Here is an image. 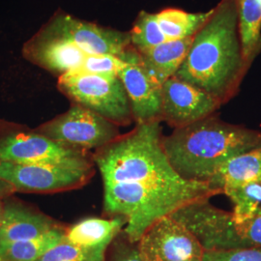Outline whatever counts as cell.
I'll list each match as a JSON object with an SVG mask.
<instances>
[{
  "instance_id": "1",
  "label": "cell",
  "mask_w": 261,
  "mask_h": 261,
  "mask_svg": "<svg viewBox=\"0 0 261 261\" xmlns=\"http://www.w3.org/2000/svg\"><path fill=\"white\" fill-rule=\"evenodd\" d=\"M249 70L243 57L236 0H220L195 34L174 76L224 106L238 94Z\"/></svg>"
},
{
  "instance_id": "2",
  "label": "cell",
  "mask_w": 261,
  "mask_h": 261,
  "mask_svg": "<svg viewBox=\"0 0 261 261\" xmlns=\"http://www.w3.org/2000/svg\"><path fill=\"white\" fill-rule=\"evenodd\" d=\"M261 147V132L213 114L163 137L169 164L182 179L208 183L229 161Z\"/></svg>"
},
{
  "instance_id": "3",
  "label": "cell",
  "mask_w": 261,
  "mask_h": 261,
  "mask_svg": "<svg viewBox=\"0 0 261 261\" xmlns=\"http://www.w3.org/2000/svg\"><path fill=\"white\" fill-rule=\"evenodd\" d=\"M161 121L137 124L97 149L94 163L105 183H136L147 186H173L185 183L169 164L163 148Z\"/></svg>"
},
{
  "instance_id": "4",
  "label": "cell",
  "mask_w": 261,
  "mask_h": 261,
  "mask_svg": "<svg viewBox=\"0 0 261 261\" xmlns=\"http://www.w3.org/2000/svg\"><path fill=\"white\" fill-rule=\"evenodd\" d=\"M103 210L126 220L123 232L132 243L161 219L198 200L222 195L208 183L187 181L173 186H147L136 183H105Z\"/></svg>"
},
{
  "instance_id": "5",
  "label": "cell",
  "mask_w": 261,
  "mask_h": 261,
  "mask_svg": "<svg viewBox=\"0 0 261 261\" xmlns=\"http://www.w3.org/2000/svg\"><path fill=\"white\" fill-rule=\"evenodd\" d=\"M198 200L170 215L197 238L205 251H231L261 247V216L236 222L231 212Z\"/></svg>"
},
{
  "instance_id": "6",
  "label": "cell",
  "mask_w": 261,
  "mask_h": 261,
  "mask_svg": "<svg viewBox=\"0 0 261 261\" xmlns=\"http://www.w3.org/2000/svg\"><path fill=\"white\" fill-rule=\"evenodd\" d=\"M63 164L94 168L93 156L47 139L37 130L14 122L0 120V164Z\"/></svg>"
},
{
  "instance_id": "7",
  "label": "cell",
  "mask_w": 261,
  "mask_h": 261,
  "mask_svg": "<svg viewBox=\"0 0 261 261\" xmlns=\"http://www.w3.org/2000/svg\"><path fill=\"white\" fill-rule=\"evenodd\" d=\"M59 90L73 103L101 115L117 126L134 121L130 101L119 76L71 72L59 76Z\"/></svg>"
},
{
  "instance_id": "8",
  "label": "cell",
  "mask_w": 261,
  "mask_h": 261,
  "mask_svg": "<svg viewBox=\"0 0 261 261\" xmlns=\"http://www.w3.org/2000/svg\"><path fill=\"white\" fill-rule=\"evenodd\" d=\"M36 130L57 143L85 151L102 148L120 136L117 125L76 103Z\"/></svg>"
},
{
  "instance_id": "9",
  "label": "cell",
  "mask_w": 261,
  "mask_h": 261,
  "mask_svg": "<svg viewBox=\"0 0 261 261\" xmlns=\"http://www.w3.org/2000/svg\"><path fill=\"white\" fill-rule=\"evenodd\" d=\"M94 168L63 164H0V178L20 193L47 194L84 186L93 176Z\"/></svg>"
},
{
  "instance_id": "10",
  "label": "cell",
  "mask_w": 261,
  "mask_h": 261,
  "mask_svg": "<svg viewBox=\"0 0 261 261\" xmlns=\"http://www.w3.org/2000/svg\"><path fill=\"white\" fill-rule=\"evenodd\" d=\"M41 31L67 41L85 55L119 56L130 45V33L103 28L58 12Z\"/></svg>"
},
{
  "instance_id": "11",
  "label": "cell",
  "mask_w": 261,
  "mask_h": 261,
  "mask_svg": "<svg viewBox=\"0 0 261 261\" xmlns=\"http://www.w3.org/2000/svg\"><path fill=\"white\" fill-rule=\"evenodd\" d=\"M138 246L145 261H203L205 252L196 236L170 216L153 224Z\"/></svg>"
},
{
  "instance_id": "12",
  "label": "cell",
  "mask_w": 261,
  "mask_h": 261,
  "mask_svg": "<svg viewBox=\"0 0 261 261\" xmlns=\"http://www.w3.org/2000/svg\"><path fill=\"white\" fill-rule=\"evenodd\" d=\"M222 105L209 94L172 76L162 85L161 121L173 129L216 114Z\"/></svg>"
},
{
  "instance_id": "13",
  "label": "cell",
  "mask_w": 261,
  "mask_h": 261,
  "mask_svg": "<svg viewBox=\"0 0 261 261\" xmlns=\"http://www.w3.org/2000/svg\"><path fill=\"white\" fill-rule=\"evenodd\" d=\"M119 57L125 66L118 76L128 95L134 121H161L162 85L148 74L135 47L130 45Z\"/></svg>"
},
{
  "instance_id": "14",
  "label": "cell",
  "mask_w": 261,
  "mask_h": 261,
  "mask_svg": "<svg viewBox=\"0 0 261 261\" xmlns=\"http://www.w3.org/2000/svg\"><path fill=\"white\" fill-rule=\"evenodd\" d=\"M22 56L29 62L61 76L77 71L86 55L75 45L40 30L24 44Z\"/></svg>"
},
{
  "instance_id": "15",
  "label": "cell",
  "mask_w": 261,
  "mask_h": 261,
  "mask_svg": "<svg viewBox=\"0 0 261 261\" xmlns=\"http://www.w3.org/2000/svg\"><path fill=\"white\" fill-rule=\"evenodd\" d=\"M57 224L46 215L35 211L20 201L4 198L0 225V244L25 241L41 236Z\"/></svg>"
},
{
  "instance_id": "16",
  "label": "cell",
  "mask_w": 261,
  "mask_h": 261,
  "mask_svg": "<svg viewBox=\"0 0 261 261\" xmlns=\"http://www.w3.org/2000/svg\"><path fill=\"white\" fill-rule=\"evenodd\" d=\"M193 39L194 36L171 40L155 47L138 50L148 74L161 85L174 76L186 57Z\"/></svg>"
},
{
  "instance_id": "17",
  "label": "cell",
  "mask_w": 261,
  "mask_h": 261,
  "mask_svg": "<svg viewBox=\"0 0 261 261\" xmlns=\"http://www.w3.org/2000/svg\"><path fill=\"white\" fill-rule=\"evenodd\" d=\"M126 225V220L120 216L112 219L86 218L66 228L67 242L81 247L93 248L110 246Z\"/></svg>"
},
{
  "instance_id": "18",
  "label": "cell",
  "mask_w": 261,
  "mask_h": 261,
  "mask_svg": "<svg viewBox=\"0 0 261 261\" xmlns=\"http://www.w3.org/2000/svg\"><path fill=\"white\" fill-rule=\"evenodd\" d=\"M243 57L250 69L261 51V0H236Z\"/></svg>"
},
{
  "instance_id": "19",
  "label": "cell",
  "mask_w": 261,
  "mask_h": 261,
  "mask_svg": "<svg viewBox=\"0 0 261 261\" xmlns=\"http://www.w3.org/2000/svg\"><path fill=\"white\" fill-rule=\"evenodd\" d=\"M65 231L66 228L57 224L36 238L0 244V257L3 261H37L47 251L64 240Z\"/></svg>"
},
{
  "instance_id": "20",
  "label": "cell",
  "mask_w": 261,
  "mask_h": 261,
  "mask_svg": "<svg viewBox=\"0 0 261 261\" xmlns=\"http://www.w3.org/2000/svg\"><path fill=\"white\" fill-rule=\"evenodd\" d=\"M223 194L232 202V218L243 222L261 216V176L223 188Z\"/></svg>"
},
{
  "instance_id": "21",
  "label": "cell",
  "mask_w": 261,
  "mask_h": 261,
  "mask_svg": "<svg viewBox=\"0 0 261 261\" xmlns=\"http://www.w3.org/2000/svg\"><path fill=\"white\" fill-rule=\"evenodd\" d=\"M261 176V147L229 161L208 184L223 195V188Z\"/></svg>"
},
{
  "instance_id": "22",
  "label": "cell",
  "mask_w": 261,
  "mask_h": 261,
  "mask_svg": "<svg viewBox=\"0 0 261 261\" xmlns=\"http://www.w3.org/2000/svg\"><path fill=\"white\" fill-rule=\"evenodd\" d=\"M211 10L205 13H188L183 10L168 8L157 15L159 25L168 41L195 36L205 23Z\"/></svg>"
},
{
  "instance_id": "23",
  "label": "cell",
  "mask_w": 261,
  "mask_h": 261,
  "mask_svg": "<svg viewBox=\"0 0 261 261\" xmlns=\"http://www.w3.org/2000/svg\"><path fill=\"white\" fill-rule=\"evenodd\" d=\"M130 46L137 50L155 47L167 42V38L159 25L157 15L141 11L130 32Z\"/></svg>"
},
{
  "instance_id": "24",
  "label": "cell",
  "mask_w": 261,
  "mask_h": 261,
  "mask_svg": "<svg viewBox=\"0 0 261 261\" xmlns=\"http://www.w3.org/2000/svg\"><path fill=\"white\" fill-rule=\"evenodd\" d=\"M108 248V246L81 247L67 242L64 239L37 261H105Z\"/></svg>"
},
{
  "instance_id": "25",
  "label": "cell",
  "mask_w": 261,
  "mask_h": 261,
  "mask_svg": "<svg viewBox=\"0 0 261 261\" xmlns=\"http://www.w3.org/2000/svg\"><path fill=\"white\" fill-rule=\"evenodd\" d=\"M125 62L119 56L112 55H90L85 56L84 63L77 72L103 75V76H118Z\"/></svg>"
},
{
  "instance_id": "26",
  "label": "cell",
  "mask_w": 261,
  "mask_h": 261,
  "mask_svg": "<svg viewBox=\"0 0 261 261\" xmlns=\"http://www.w3.org/2000/svg\"><path fill=\"white\" fill-rule=\"evenodd\" d=\"M203 261H261V247L231 251H205Z\"/></svg>"
},
{
  "instance_id": "27",
  "label": "cell",
  "mask_w": 261,
  "mask_h": 261,
  "mask_svg": "<svg viewBox=\"0 0 261 261\" xmlns=\"http://www.w3.org/2000/svg\"><path fill=\"white\" fill-rule=\"evenodd\" d=\"M111 260L110 261H145L140 252L138 243H132L122 234L117 235L112 241Z\"/></svg>"
},
{
  "instance_id": "28",
  "label": "cell",
  "mask_w": 261,
  "mask_h": 261,
  "mask_svg": "<svg viewBox=\"0 0 261 261\" xmlns=\"http://www.w3.org/2000/svg\"><path fill=\"white\" fill-rule=\"evenodd\" d=\"M16 191L5 180L0 178V198H6L14 195Z\"/></svg>"
},
{
  "instance_id": "29",
  "label": "cell",
  "mask_w": 261,
  "mask_h": 261,
  "mask_svg": "<svg viewBox=\"0 0 261 261\" xmlns=\"http://www.w3.org/2000/svg\"><path fill=\"white\" fill-rule=\"evenodd\" d=\"M3 210H4V198H0V225H1V222H2Z\"/></svg>"
},
{
  "instance_id": "30",
  "label": "cell",
  "mask_w": 261,
  "mask_h": 261,
  "mask_svg": "<svg viewBox=\"0 0 261 261\" xmlns=\"http://www.w3.org/2000/svg\"><path fill=\"white\" fill-rule=\"evenodd\" d=\"M0 261H3V259H2V258H1V257H0Z\"/></svg>"
}]
</instances>
